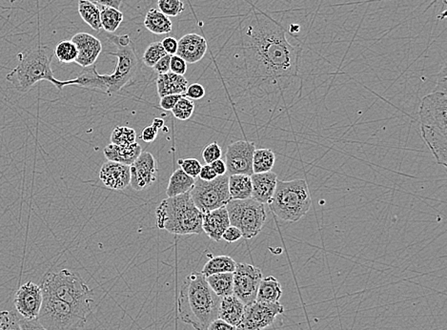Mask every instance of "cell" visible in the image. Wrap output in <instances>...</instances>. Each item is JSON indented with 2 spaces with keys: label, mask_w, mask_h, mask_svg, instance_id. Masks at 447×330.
I'll return each instance as SVG.
<instances>
[{
  "label": "cell",
  "mask_w": 447,
  "mask_h": 330,
  "mask_svg": "<svg viewBox=\"0 0 447 330\" xmlns=\"http://www.w3.org/2000/svg\"><path fill=\"white\" fill-rule=\"evenodd\" d=\"M158 163L150 152H141L130 165V185L135 191L147 189L158 180Z\"/></svg>",
  "instance_id": "obj_15"
},
{
  "label": "cell",
  "mask_w": 447,
  "mask_h": 330,
  "mask_svg": "<svg viewBox=\"0 0 447 330\" xmlns=\"http://www.w3.org/2000/svg\"><path fill=\"white\" fill-rule=\"evenodd\" d=\"M196 179L188 176L182 169H177L169 179L166 195L168 198L189 193L195 185Z\"/></svg>",
  "instance_id": "obj_27"
},
{
  "label": "cell",
  "mask_w": 447,
  "mask_h": 330,
  "mask_svg": "<svg viewBox=\"0 0 447 330\" xmlns=\"http://www.w3.org/2000/svg\"><path fill=\"white\" fill-rule=\"evenodd\" d=\"M447 95L434 92L424 97L420 107L421 131L438 165L446 167Z\"/></svg>",
  "instance_id": "obj_4"
},
{
  "label": "cell",
  "mask_w": 447,
  "mask_h": 330,
  "mask_svg": "<svg viewBox=\"0 0 447 330\" xmlns=\"http://www.w3.org/2000/svg\"><path fill=\"white\" fill-rule=\"evenodd\" d=\"M206 330H238L237 326H232L221 319H216L208 326Z\"/></svg>",
  "instance_id": "obj_52"
},
{
  "label": "cell",
  "mask_w": 447,
  "mask_h": 330,
  "mask_svg": "<svg viewBox=\"0 0 447 330\" xmlns=\"http://www.w3.org/2000/svg\"><path fill=\"white\" fill-rule=\"evenodd\" d=\"M446 65H444L440 73H438V79L437 86H436V92L446 93L447 90V79H446Z\"/></svg>",
  "instance_id": "obj_50"
},
{
  "label": "cell",
  "mask_w": 447,
  "mask_h": 330,
  "mask_svg": "<svg viewBox=\"0 0 447 330\" xmlns=\"http://www.w3.org/2000/svg\"><path fill=\"white\" fill-rule=\"evenodd\" d=\"M221 156L222 150L216 141L210 143L202 151V158L206 165H211L215 160L221 159Z\"/></svg>",
  "instance_id": "obj_42"
},
{
  "label": "cell",
  "mask_w": 447,
  "mask_h": 330,
  "mask_svg": "<svg viewBox=\"0 0 447 330\" xmlns=\"http://www.w3.org/2000/svg\"><path fill=\"white\" fill-rule=\"evenodd\" d=\"M230 226L226 207L202 214V231L215 242H219L224 231Z\"/></svg>",
  "instance_id": "obj_20"
},
{
  "label": "cell",
  "mask_w": 447,
  "mask_h": 330,
  "mask_svg": "<svg viewBox=\"0 0 447 330\" xmlns=\"http://www.w3.org/2000/svg\"><path fill=\"white\" fill-rule=\"evenodd\" d=\"M210 165L218 176H224V175H226L227 167L226 162H224L221 159L215 160V162L211 163Z\"/></svg>",
  "instance_id": "obj_54"
},
{
  "label": "cell",
  "mask_w": 447,
  "mask_h": 330,
  "mask_svg": "<svg viewBox=\"0 0 447 330\" xmlns=\"http://www.w3.org/2000/svg\"><path fill=\"white\" fill-rule=\"evenodd\" d=\"M255 145L254 143L238 141L227 147L226 165L230 175L243 174L252 176L253 156Z\"/></svg>",
  "instance_id": "obj_14"
},
{
  "label": "cell",
  "mask_w": 447,
  "mask_h": 330,
  "mask_svg": "<svg viewBox=\"0 0 447 330\" xmlns=\"http://www.w3.org/2000/svg\"><path fill=\"white\" fill-rule=\"evenodd\" d=\"M107 40L116 46V52L108 53L114 55L118 62L112 74L101 75L106 85V94L118 92L128 82H131L140 70V60L136 52L135 43L129 35H116L108 34Z\"/></svg>",
  "instance_id": "obj_8"
},
{
  "label": "cell",
  "mask_w": 447,
  "mask_h": 330,
  "mask_svg": "<svg viewBox=\"0 0 447 330\" xmlns=\"http://www.w3.org/2000/svg\"><path fill=\"white\" fill-rule=\"evenodd\" d=\"M72 41L77 46V65L83 68L96 65V60L102 52L101 41L88 33H77L72 38Z\"/></svg>",
  "instance_id": "obj_17"
},
{
  "label": "cell",
  "mask_w": 447,
  "mask_h": 330,
  "mask_svg": "<svg viewBox=\"0 0 447 330\" xmlns=\"http://www.w3.org/2000/svg\"><path fill=\"white\" fill-rule=\"evenodd\" d=\"M216 177H218V175L215 173V171L213 170L210 165L202 166L201 172H199V179L202 180V181L209 182L216 179Z\"/></svg>",
  "instance_id": "obj_53"
},
{
  "label": "cell",
  "mask_w": 447,
  "mask_h": 330,
  "mask_svg": "<svg viewBox=\"0 0 447 330\" xmlns=\"http://www.w3.org/2000/svg\"><path fill=\"white\" fill-rule=\"evenodd\" d=\"M276 162V156L270 149H255L253 156V172L255 174L272 171Z\"/></svg>",
  "instance_id": "obj_33"
},
{
  "label": "cell",
  "mask_w": 447,
  "mask_h": 330,
  "mask_svg": "<svg viewBox=\"0 0 447 330\" xmlns=\"http://www.w3.org/2000/svg\"><path fill=\"white\" fill-rule=\"evenodd\" d=\"M208 49L207 41L202 35L198 34H187L183 35L177 41V55L185 60L186 63H197L201 62L206 55Z\"/></svg>",
  "instance_id": "obj_19"
},
{
  "label": "cell",
  "mask_w": 447,
  "mask_h": 330,
  "mask_svg": "<svg viewBox=\"0 0 447 330\" xmlns=\"http://www.w3.org/2000/svg\"><path fill=\"white\" fill-rule=\"evenodd\" d=\"M40 287L43 293L65 302L86 317L90 315L94 303L93 290L79 273L69 269L47 273Z\"/></svg>",
  "instance_id": "obj_6"
},
{
  "label": "cell",
  "mask_w": 447,
  "mask_h": 330,
  "mask_svg": "<svg viewBox=\"0 0 447 330\" xmlns=\"http://www.w3.org/2000/svg\"><path fill=\"white\" fill-rule=\"evenodd\" d=\"M54 51L49 46L37 45L18 55V65L6 76V79L19 93H26L38 82H51L58 90L62 89L61 80L55 79L52 70Z\"/></svg>",
  "instance_id": "obj_3"
},
{
  "label": "cell",
  "mask_w": 447,
  "mask_h": 330,
  "mask_svg": "<svg viewBox=\"0 0 447 330\" xmlns=\"http://www.w3.org/2000/svg\"><path fill=\"white\" fill-rule=\"evenodd\" d=\"M226 207L228 212L230 226L240 229L243 238L246 240L259 235L267 220L265 204L252 198L231 199Z\"/></svg>",
  "instance_id": "obj_10"
},
{
  "label": "cell",
  "mask_w": 447,
  "mask_h": 330,
  "mask_svg": "<svg viewBox=\"0 0 447 330\" xmlns=\"http://www.w3.org/2000/svg\"><path fill=\"white\" fill-rule=\"evenodd\" d=\"M252 181V197L255 201L263 204H268L276 190L277 176L274 172H266V173L253 174Z\"/></svg>",
  "instance_id": "obj_21"
},
{
  "label": "cell",
  "mask_w": 447,
  "mask_h": 330,
  "mask_svg": "<svg viewBox=\"0 0 447 330\" xmlns=\"http://www.w3.org/2000/svg\"><path fill=\"white\" fill-rule=\"evenodd\" d=\"M166 52L162 45V43L160 41H155V43H153L150 44L148 47H147L145 52H144L143 57V62L144 65L147 66V67L153 68L154 67L155 63L165 57Z\"/></svg>",
  "instance_id": "obj_37"
},
{
  "label": "cell",
  "mask_w": 447,
  "mask_h": 330,
  "mask_svg": "<svg viewBox=\"0 0 447 330\" xmlns=\"http://www.w3.org/2000/svg\"><path fill=\"white\" fill-rule=\"evenodd\" d=\"M221 298L216 296L201 273H192L184 279L177 299V314L184 324L196 330H206L218 319Z\"/></svg>",
  "instance_id": "obj_2"
},
{
  "label": "cell",
  "mask_w": 447,
  "mask_h": 330,
  "mask_svg": "<svg viewBox=\"0 0 447 330\" xmlns=\"http://www.w3.org/2000/svg\"><path fill=\"white\" fill-rule=\"evenodd\" d=\"M263 278L262 270L257 266L237 263L233 273V294L245 306L254 303Z\"/></svg>",
  "instance_id": "obj_12"
},
{
  "label": "cell",
  "mask_w": 447,
  "mask_h": 330,
  "mask_svg": "<svg viewBox=\"0 0 447 330\" xmlns=\"http://www.w3.org/2000/svg\"><path fill=\"white\" fill-rule=\"evenodd\" d=\"M19 321H21V330H48L41 326L38 319L37 320H26L19 316Z\"/></svg>",
  "instance_id": "obj_49"
},
{
  "label": "cell",
  "mask_w": 447,
  "mask_h": 330,
  "mask_svg": "<svg viewBox=\"0 0 447 330\" xmlns=\"http://www.w3.org/2000/svg\"><path fill=\"white\" fill-rule=\"evenodd\" d=\"M194 111H195V104L192 99L183 95L172 109V113L175 118L180 121H188L193 115Z\"/></svg>",
  "instance_id": "obj_38"
},
{
  "label": "cell",
  "mask_w": 447,
  "mask_h": 330,
  "mask_svg": "<svg viewBox=\"0 0 447 330\" xmlns=\"http://www.w3.org/2000/svg\"><path fill=\"white\" fill-rule=\"evenodd\" d=\"M177 163L180 165V169L184 171L188 176L197 179L199 177V172H201L202 165L198 160L194 159V158H188V159H180L177 160Z\"/></svg>",
  "instance_id": "obj_41"
},
{
  "label": "cell",
  "mask_w": 447,
  "mask_h": 330,
  "mask_svg": "<svg viewBox=\"0 0 447 330\" xmlns=\"http://www.w3.org/2000/svg\"><path fill=\"white\" fill-rule=\"evenodd\" d=\"M171 57L172 55H165V57L160 58V60L155 63L154 67H153L154 71L157 72L158 75L166 74L170 72Z\"/></svg>",
  "instance_id": "obj_46"
},
{
  "label": "cell",
  "mask_w": 447,
  "mask_h": 330,
  "mask_svg": "<svg viewBox=\"0 0 447 330\" xmlns=\"http://www.w3.org/2000/svg\"><path fill=\"white\" fill-rule=\"evenodd\" d=\"M144 26L155 35L169 34L173 29V23L169 16L155 8H152L147 12Z\"/></svg>",
  "instance_id": "obj_26"
},
{
  "label": "cell",
  "mask_w": 447,
  "mask_h": 330,
  "mask_svg": "<svg viewBox=\"0 0 447 330\" xmlns=\"http://www.w3.org/2000/svg\"><path fill=\"white\" fill-rule=\"evenodd\" d=\"M158 10L167 16H177L184 12L182 0H158Z\"/></svg>",
  "instance_id": "obj_39"
},
{
  "label": "cell",
  "mask_w": 447,
  "mask_h": 330,
  "mask_svg": "<svg viewBox=\"0 0 447 330\" xmlns=\"http://www.w3.org/2000/svg\"><path fill=\"white\" fill-rule=\"evenodd\" d=\"M228 179L227 175H224L209 182L202 181L201 179L196 180L195 185L190 191V196L192 201L202 214L226 207L231 201Z\"/></svg>",
  "instance_id": "obj_11"
},
{
  "label": "cell",
  "mask_w": 447,
  "mask_h": 330,
  "mask_svg": "<svg viewBox=\"0 0 447 330\" xmlns=\"http://www.w3.org/2000/svg\"><path fill=\"white\" fill-rule=\"evenodd\" d=\"M0 330H21L18 313L11 310L0 312Z\"/></svg>",
  "instance_id": "obj_40"
},
{
  "label": "cell",
  "mask_w": 447,
  "mask_h": 330,
  "mask_svg": "<svg viewBox=\"0 0 447 330\" xmlns=\"http://www.w3.org/2000/svg\"><path fill=\"white\" fill-rule=\"evenodd\" d=\"M76 85L86 89H99L106 93V85L102 79L101 75L96 71V65L83 68L82 73L76 79L61 82V86Z\"/></svg>",
  "instance_id": "obj_25"
},
{
  "label": "cell",
  "mask_w": 447,
  "mask_h": 330,
  "mask_svg": "<svg viewBox=\"0 0 447 330\" xmlns=\"http://www.w3.org/2000/svg\"><path fill=\"white\" fill-rule=\"evenodd\" d=\"M252 10V18L241 35V77L249 89L274 91L288 87L298 75L301 50L289 43L280 22L253 4Z\"/></svg>",
  "instance_id": "obj_1"
},
{
  "label": "cell",
  "mask_w": 447,
  "mask_h": 330,
  "mask_svg": "<svg viewBox=\"0 0 447 330\" xmlns=\"http://www.w3.org/2000/svg\"><path fill=\"white\" fill-rule=\"evenodd\" d=\"M43 302L40 285L33 282L22 285L16 291L15 307L19 316L26 320H37Z\"/></svg>",
  "instance_id": "obj_16"
},
{
  "label": "cell",
  "mask_w": 447,
  "mask_h": 330,
  "mask_svg": "<svg viewBox=\"0 0 447 330\" xmlns=\"http://www.w3.org/2000/svg\"><path fill=\"white\" fill-rule=\"evenodd\" d=\"M186 71H187V63L185 62V60H182L179 55H172L170 72L179 75V76H184Z\"/></svg>",
  "instance_id": "obj_43"
},
{
  "label": "cell",
  "mask_w": 447,
  "mask_h": 330,
  "mask_svg": "<svg viewBox=\"0 0 447 330\" xmlns=\"http://www.w3.org/2000/svg\"><path fill=\"white\" fill-rule=\"evenodd\" d=\"M237 263L231 257L221 255V256L211 257L202 268V274L206 278L208 276L219 273H233Z\"/></svg>",
  "instance_id": "obj_30"
},
{
  "label": "cell",
  "mask_w": 447,
  "mask_h": 330,
  "mask_svg": "<svg viewBox=\"0 0 447 330\" xmlns=\"http://www.w3.org/2000/svg\"><path fill=\"white\" fill-rule=\"evenodd\" d=\"M285 307L280 303H263L255 301L245 306L243 320L238 330H265L273 326L280 315L285 313Z\"/></svg>",
  "instance_id": "obj_13"
},
{
  "label": "cell",
  "mask_w": 447,
  "mask_h": 330,
  "mask_svg": "<svg viewBox=\"0 0 447 330\" xmlns=\"http://www.w3.org/2000/svg\"><path fill=\"white\" fill-rule=\"evenodd\" d=\"M207 284L219 298L232 295L233 273H219L206 277Z\"/></svg>",
  "instance_id": "obj_32"
},
{
  "label": "cell",
  "mask_w": 447,
  "mask_h": 330,
  "mask_svg": "<svg viewBox=\"0 0 447 330\" xmlns=\"http://www.w3.org/2000/svg\"><path fill=\"white\" fill-rule=\"evenodd\" d=\"M54 55L61 63L76 62L77 57V46L72 40H62L55 47Z\"/></svg>",
  "instance_id": "obj_35"
},
{
  "label": "cell",
  "mask_w": 447,
  "mask_h": 330,
  "mask_svg": "<svg viewBox=\"0 0 447 330\" xmlns=\"http://www.w3.org/2000/svg\"><path fill=\"white\" fill-rule=\"evenodd\" d=\"M137 133L131 127L118 126L111 134V143L116 145H130L137 143Z\"/></svg>",
  "instance_id": "obj_36"
},
{
  "label": "cell",
  "mask_w": 447,
  "mask_h": 330,
  "mask_svg": "<svg viewBox=\"0 0 447 330\" xmlns=\"http://www.w3.org/2000/svg\"><path fill=\"white\" fill-rule=\"evenodd\" d=\"M99 9H101L102 29H104L108 34H113L123 21V13L118 9L112 7L99 6Z\"/></svg>",
  "instance_id": "obj_34"
},
{
  "label": "cell",
  "mask_w": 447,
  "mask_h": 330,
  "mask_svg": "<svg viewBox=\"0 0 447 330\" xmlns=\"http://www.w3.org/2000/svg\"><path fill=\"white\" fill-rule=\"evenodd\" d=\"M157 226L175 235L202 234V213L190 192L163 199L155 209Z\"/></svg>",
  "instance_id": "obj_5"
},
{
  "label": "cell",
  "mask_w": 447,
  "mask_h": 330,
  "mask_svg": "<svg viewBox=\"0 0 447 330\" xmlns=\"http://www.w3.org/2000/svg\"><path fill=\"white\" fill-rule=\"evenodd\" d=\"M94 2L99 6L112 7L119 10L122 0H94Z\"/></svg>",
  "instance_id": "obj_55"
},
{
  "label": "cell",
  "mask_w": 447,
  "mask_h": 330,
  "mask_svg": "<svg viewBox=\"0 0 447 330\" xmlns=\"http://www.w3.org/2000/svg\"><path fill=\"white\" fill-rule=\"evenodd\" d=\"M130 166L121 163H105L99 171L102 184L111 190H124L130 185Z\"/></svg>",
  "instance_id": "obj_18"
},
{
  "label": "cell",
  "mask_w": 447,
  "mask_h": 330,
  "mask_svg": "<svg viewBox=\"0 0 447 330\" xmlns=\"http://www.w3.org/2000/svg\"><path fill=\"white\" fill-rule=\"evenodd\" d=\"M87 318L70 304L43 293L38 321L48 330H77L87 323Z\"/></svg>",
  "instance_id": "obj_9"
},
{
  "label": "cell",
  "mask_w": 447,
  "mask_h": 330,
  "mask_svg": "<svg viewBox=\"0 0 447 330\" xmlns=\"http://www.w3.org/2000/svg\"><path fill=\"white\" fill-rule=\"evenodd\" d=\"M274 214L282 221H298L309 211L312 199L305 180L277 181L276 190L269 202Z\"/></svg>",
  "instance_id": "obj_7"
},
{
  "label": "cell",
  "mask_w": 447,
  "mask_h": 330,
  "mask_svg": "<svg viewBox=\"0 0 447 330\" xmlns=\"http://www.w3.org/2000/svg\"><path fill=\"white\" fill-rule=\"evenodd\" d=\"M282 296V287L273 276L263 278L258 290L255 301L263 303H279Z\"/></svg>",
  "instance_id": "obj_28"
},
{
  "label": "cell",
  "mask_w": 447,
  "mask_h": 330,
  "mask_svg": "<svg viewBox=\"0 0 447 330\" xmlns=\"http://www.w3.org/2000/svg\"><path fill=\"white\" fill-rule=\"evenodd\" d=\"M184 96L186 98L192 99V101H198V99L204 98L205 89L199 83H193V84L188 86Z\"/></svg>",
  "instance_id": "obj_44"
},
{
  "label": "cell",
  "mask_w": 447,
  "mask_h": 330,
  "mask_svg": "<svg viewBox=\"0 0 447 330\" xmlns=\"http://www.w3.org/2000/svg\"><path fill=\"white\" fill-rule=\"evenodd\" d=\"M152 126H154L155 128L160 129L165 126V121L162 119H155Z\"/></svg>",
  "instance_id": "obj_56"
},
{
  "label": "cell",
  "mask_w": 447,
  "mask_h": 330,
  "mask_svg": "<svg viewBox=\"0 0 447 330\" xmlns=\"http://www.w3.org/2000/svg\"><path fill=\"white\" fill-rule=\"evenodd\" d=\"M155 83L160 98L169 95H184L189 86L184 76H179L172 72L158 75Z\"/></svg>",
  "instance_id": "obj_22"
},
{
  "label": "cell",
  "mask_w": 447,
  "mask_h": 330,
  "mask_svg": "<svg viewBox=\"0 0 447 330\" xmlns=\"http://www.w3.org/2000/svg\"><path fill=\"white\" fill-rule=\"evenodd\" d=\"M166 54L174 55L177 51V40L173 37L165 38V40L160 41Z\"/></svg>",
  "instance_id": "obj_48"
},
{
  "label": "cell",
  "mask_w": 447,
  "mask_h": 330,
  "mask_svg": "<svg viewBox=\"0 0 447 330\" xmlns=\"http://www.w3.org/2000/svg\"><path fill=\"white\" fill-rule=\"evenodd\" d=\"M228 189L232 199H246L252 197L251 176L243 174L230 175Z\"/></svg>",
  "instance_id": "obj_29"
},
{
  "label": "cell",
  "mask_w": 447,
  "mask_h": 330,
  "mask_svg": "<svg viewBox=\"0 0 447 330\" xmlns=\"http://www.w3.org/2000/svg\"><path fill=\"white\" fill-rule=\"evenodd\" d=\"M158 129L154 126H146L141 133L140 138L144 143H153L158 137Z\"/></svg>",
  "instance_id": "obj_51"
},
{
  "label": "cell",
  "mask_w": 447,
  "mask_h": 330,
  "mask_svg": "<svg viewBox=\"0 0 447 330\" xmlns=\"http://www.w3.org/2000/svg\"><path fill=\"white\" fill-rule=\"evenodd\" d=\"M241 238H243V234H241V230L233 226H228V229L222 235V238L230 243L238 242Z\"/></svg>",
  "instance_id": "obj_45"
},
{
  "label": "cell",
  "mask_w": 447,
  "mask_h": 330,
  "mask_svg": "<svg viewBox=\"0 0 447 330\" xmlns=\"http://www.w3.org/2000/svg\"><path fill=\"white\" fill-rule=\"evenodd\" d=\"M143 150L138 143L130 144V145H116V144H109L105 147L104 154L109 162L121 163V165H131Z\"/></svg>",
  "instance_id": "obj_23"
},
{
  "label": "cell",
  "mask_w": 447,
  "mask_h": 330,
  "mask_svg": "<svg viewBox=\"0 0 447 330\" xmlns=\"http://www.w3.org/2000/svg\"><path fill=\"white\" fill-rule=\"evenodd\" d=\"M79 13L83 21L88 24L94 31L101 30V9L99 5L92 0H79Z\"/></svg>",
  "instance_id": "obj_31"
},
{
  "label": "cell",
  "mask_w": 447,
  "mask_h": 330,
  "mask_svg": "<svg viewBox=\"0 0 447 330\" xmlns=\"http://www.w3.org/2000/svg\"><path fill=\"white\" fill-rule=\"evenodd\" d=\"M245 304L234 294L221 298L218 318L232 326H238L243 320Z\"/></svg>",
  "instance_id": "obj_24"
},
{
  "label": "cell",
  "mask_w": 447,
  "mask_h": 330,
  "mask_svg": "<svg viewBox=\"0 0 447 330\" xmlns=\"http://www.w3.org/2000/svg\"><path fill=\"white\" fill-rule=\"evenodd\" d=\"M183 95H169L160 98V105L163 110L172 111Z\"/></svg>",
  "instance_id": "obj_47"
}]
</instances>
